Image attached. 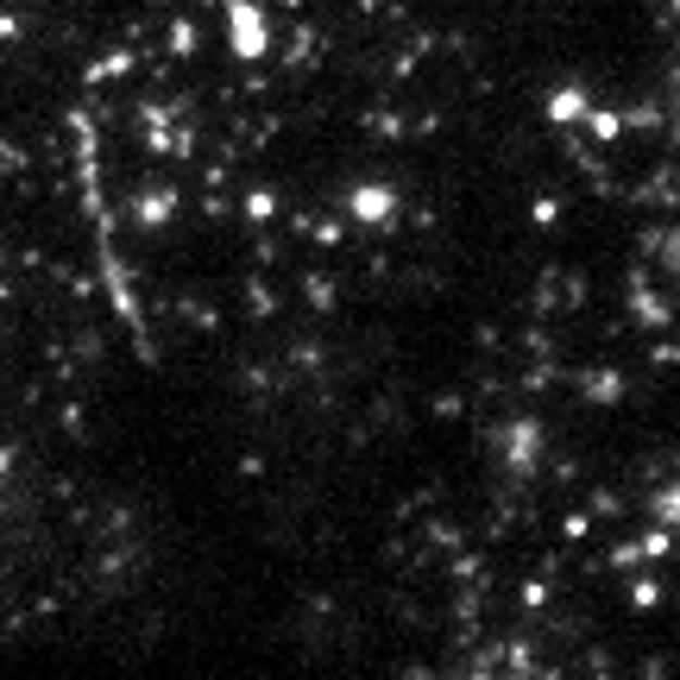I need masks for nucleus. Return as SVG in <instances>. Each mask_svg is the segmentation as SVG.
<instances>
[{"label": "nucleus", "mask_w": 680, "mask_h": 680, "mask_svg": "<svg viewBox=\"0 0 680 680\" xmlns=\"http://www.w3.org/2000/svg\"><path fill=\"white\" fill-rule=\"evenodd\" d=\"M479 435H485V447L498 454L504 473H510V479H530V485H535L542 460H548V422H542V416L517 410V416H504V422H485Z\"/></svg>", "instance_id": "1"}, {"label": "nucleus", "mask_w": 680, "mask_h": 680, "mask_svg": "<svg viewBox=\"0 0 680 680\" xmlns=\"http://www.w3.org/2000/svg\"><path fill=\"white\" fill-rule=\"evenodd\" d=\"M680 322L675 290H662L650 277V259L623 265V327H643V334H668Z\"/></svg>", "instance_id": "2"}, {"label": "nucleus", "mask_w": 680, "mask_h": 680, "mask_svg": "<svg viewBox=\"0 0 680 680\" xmlns=\"http://www.w3.org/2000/svg\"><path fill=\"white\" fill-rule=\"evenodd\" d=\"M341 214L366 227V234H397V221H404V189L391 177H359L341 189Z\"/></svg>", "instance_id": "3"}, {"label": "nucleus", "mask_w": 680, "mask_h": 680, "mask_svg": "<svg viewBox=\"0 0 680 680\" xmlns=\"http://www.w3.org/2000/svg\"><path fill=\"white\" fill-rule=\"evenodd\" d=\"M221 26H227V58L234 63H265L271 58V13L265 0H221Z\"/></svg>", "instance_id": "4"}, {"label": "nucleus", "mask_w": 680, "mask_h": 680, "mask_svg": "<svg viewBox=\"0 0 680 680\" xmlns=\"http://www.w3.org/2000/svg\"><path fill=\"white\" fill-rule=\"evenodd\" d=\"M561 385L573 391L586 410H618V404H630V372L611 366V359H586V366H573V372H561Z\"/></svg>", "instance_id": "5"}, {"label": "nucleus", "mask_w": 680, "mask_h": 680, "mask_svg": "<svg viewBox=\"0 0 680 680\" xmlns=\"http://www.w3.org/2000/svg\"><path fill=\"white\" fill-rule=\"evenodd\" d=\"M177 214H183V196L171 183H146V189H133V202H126V221L146 227V234H164Z\"/></svg>", "instance_id": "6"}, {"label": "nucleus", "mask_w": 680, "mask_h": 680, "mask_svg": "<svg viewBox=\"0 0 680 680\" xmlns=\"http://www.w3.org/2000/svg\"><path fill=\"white\" fill-rule=\"evenodd\" d=\"M586 108H592V89L586 83H555V89L542 95V120L561 133V126H580L586 120Z\"/></svg>", "instance_id": "7"}, {"label": "nucleus", "mask_w": 680, "mask_h": 680, "mask_svg": "<svg viewBox=\"0 0 680 680\" xmlns=\"http://www.w3.org/2000/svg\"><path fill=\"white\" fill-rule=\"evenodd\" d=\"M322 58H327V32H322V26H290L284 51H277V63H284V70H296V76H302V70H316Z\"/></svg>", "instance_id": "8"}, {"label": "nucleus", "mask_w": 680, "mask_h": 680, "mask_svg": "<svg viewBox=\"0 0 680 680\" xmlns=\"http://www.w3.org/2000/svg\"><path fill=\"white\" fill-rule=\"evenodd\" d=\"M133 70H139V51H133V45H114L108 58L83 63V89H101V83H120V76H133Z\"/></svg>", "instance_id": "9"}, {"label": "nucleus", "mask_w": 680, "mask_h": 680, "mask_svg": "<svg viewBox=\"0 0 680 680\" xmlns=\"http://www.w3.org/2000/svg\"><path fill=\"white\" fill-rule=\"evenodd\" d=\"M498 675H548V662L530 636H498Z\"/></svg>", "instance_id": "10"}, {"label": "nucleus", "mask_w": 680, "mask_h": 680, "mask_svg": "<svg viewBox=\"0 0 680 680\" xmlns=\"http://www.w3.org/2000/svg\"><path fill=\"white\" fill-rule=\"evenodd\" d=\"M517 354H523V359H561L567 347H561V334H555V327L530 316V322L517 327Z\"/></svg>", "instance_id": "11"}, {"label": "nucleus", "mask_w": 680, "mask_h": 680, "mask_svg": "<svg viewBox=\"0 0 680 680\" xmlns=\"http://www.w3.org/2000/svg\"><path fill=\"white\" fill-rule=\"evenodd\" d=\"M517 611H523V618H548V611H555V580H548V573H523V580H517Z\"/></svg>", "instance_id": "12"}, {"label": "nucleus", "mask_w": 680, "mask_h": 680, "mask_svg": "<svg viewBox=\"0 0 680 680\" xmlns=\"http://www.w3.org/2000/svg\"><path fill=\"white\" fill-rule=\"evenodd\" d=\"M302 239H309L316 252H347V239H354V221H347V214H316Z\"/></svg>", "instance_id": "13"}, {"label": "nucleus", "mask_w": 680, "mask_h": 680, "mask_svg": "<svg viewBox=\"0 0 680 680\" xmlns=\"http://www.w3.org/2000/svg\"><path fill=\"white\" fill-rule=\"evenodd\" d=\"M580 133H586L592 146H605V151H611V146L623 139V114H618V108H605V101H592L586 120H580Z\"/></svg>", "instance_id": "14"}, {"label": "nucleus", "mask_w": 680, "mask_h": 680, "mask_svg": "<svg viewBox=\"0 0 680 680\" xmlns=\"http://www.w3.org/2000/svg\"><path fill=\"white\" fill-rule=\"evenodd\" d=\"M234 208H239V214H246V221H252V227H271V221L284 214V196H277L271 183H252V189H246V196H239Z\"/></svg>", "instance_id": "15"}, {"label": "nucleus", "mask_w": 680, "mask_h": 680, "mask_svg": "<svg viewBox=\"0 0 680 680\" xmlns=\"http://www.w3.org/2000/svg\"><path fill=\"white\" fill-rule=\"evenodd\" d=\"M296 290H302V302H309L316 316H334V309H341V284H334L327 271H302V277H296Z\"/></svg>", "instance_id": "16"}, {"label": "nucleus", "mask_w": 680, "mask_h": 680, "mask_svg": "<svg viewBox=\"0 0 680 680\" xmlns=\"http://www.w3.org/2000/svg\"><path fill=\"white\" fill-rule=\"evenodd\" d=\"M662 598H668V586H662L655 573H643V567L623 573V605H630V611H662Z\"/></svg>", "instance_id": "17"}, {"label": "nucleus", "mask_w": 680, "mask_h": 680, "mask_svg": "<svg viewBox=\"0 0 680 680\" xmlns=\"http://www.w3.org/2000/svg\"><path fill=\"white\" fill-rule=\"evenodd\" d=\"M555 385H561V359H523V372H517L523 397H548Z\"/></svg>", "instance_id": "18"}, {"label": "nucleus", "mask_w": 680, "mask_h": 680, "mask_svg": "<svg viewBox=\"0 0 680 680\" xmlns=\"http://www.w3.org/2000/svg\"><path fill=\"white\" fill-rule=\"evenodd\" d=\"M359 126H366L372 139H385V146H404V139H410V120L397 114V108H366Z\"/></svg>", "instance_id": "19"}, {"label": "nucleus", "mask_w": 680, "mask_h": 680, "mask_svg": "<svg viewBox=\"0 0 680 680\" xmlns=\"http://www.w3.org/2000/svg\"><path fill=\"white\" fill-rule=\"evenodd\" d=\"M623 114V133H662V120H668V101H618Z\"/></svg>", "instance_id": "20"}, {"label": "nucleus", "mask_w": 680, "mask_h": 680, "mask_svg": "<svg viewBox=\"0 0 680 680\" xmlns=\"http://www.w3.org/2000/svg\"><path fill=\"white\" fill-rule=\"evenodd\" d=\"M196 45H202L196 20H183V13H177V20L164 26V58H171V63H189V58H196Z\"/></svg>", "instance_id": "21"}, {"label": "nucleus", "mask_w": 680, "mask_h": 680, "mask_svg": "<svg viewBox=\"0 0 680 680\" xmlns=\"http://www.w3.org/2000/svg\"><path fill=\"white\" fill-rule=\"evenodd\" d=\"M239 296H246V316H252V322H271V316L284 309V296L271 290L265 277H246V284H239Z\"/></svg>", "instance_id": "22"}, {"label": "nucleus", "mask_w": 680, "mask_h": 680, "mask_svg": "<svg viewBox=\"0 0 680 680\" xmlns=\"http://www.w3.org/2000/svg\"><path fill=\"white\" fill-rule=\"evenodd\" d=\"M598 567H605V573H636V567H643V548H636V535H618V542H605V548H598Z\"/></svg>", "instance_id": "23"}, {"label": "nucleus", "mask_w": 680, "mask_h": 680, "mask_svg": "<svg viewBox=\"0 0 680 680\" xmlns=\"http://www.w3.org/2000/svg\"><path fill=\"white\" fill-rule=\"evenodd\" d=\"M555 290H561L567 316H586V309H592V277H586V271H561V277H555Z\"/></svg>", "instance_id": "24"}, {"label": "nucleus", "mask_w": 680, "mask_h": 680, "mask_svg": "<svg viewBox=\"0 0 680 680\" xmlns=\"http://www.w3.org/2000/svg\"><path fill=\"white\" fill-rule=\"evenodd\" d=\"M675 542H680V535L668 530V523H650V530H636V548H643V567H655V561H675Z\"/></svg>", "instance_id": "25"}, {"label": "nucleus", "mask_w": 680, "mask_h": 680, "mask_svg": "<svg viewBox=\"0 0 680 680\" xmlns=\"http://www.w3.org/2000/svg\"><path fill=\"white\" fill-rule=\"evenodd\" d=\"M586 510H592V517H623V510H636V504L623 498L618 485H592V492H586Z\"/></svg>", "instance_id": "26"}, {"label": "nucleus", "mask_w": 680, "mask_h": 680, "mask_svg": "<svg viewBox=\"0 0 680 680\" xmlns=\"http://www.w3.org/2000/svg\"><path fill=\"white\" fill-rule=\"evenodd\" d=\"M592 530H598V517H592L586 504L561 510V542H573V548H580V542H592Z\"/></svg>", "instance_id": "27"}, {"label": "nucleus", "mask_w": 680, "mask_h": 680, "mask_svg": "<svg viewBox=\"0 0 680 680\" xmlns=\"http://www.w3.org/2000/svg\"><path fill=\"white\" fill-rule=\"evenodd\" d=\"M561 221V196L555 189H535L530 196V227H555Z\"/></svg>", "instance_id": "28"}, {"label": "nucleus", "mask_w": 680, "mask_h": 680, "mask_svg": "<svg viewBox=\"0 0 680 680\" xmlns=\"http://www.w3.org/2000/svg\"><path fill=\"white\" fill-rule=\"evenodd\" d=\"M284 259H290V246H284L277 234H259V239H252V265H259V271L284 265Z\"/></svg>", "instance_id": "29"}, {"label": "nucleus", "mask_w": 680, "mask_h": 680, "mask_svg": "<svg viewBox=\"0 0 680 680\" xmlns=\"http://www.w3.org/2000/svg\"><path fill=\"white\" fill-rule=\"evenodd\" d=\"M429 416H435V422H460V416H467V397H460V391H435V397H429Z\"/></svg>", "instance_id": "30"}, {"label": "nucleus", "mask_w": 680, "mask_h": 680, "mask_svg": "<svg viewBox=\"0 0 680 680\" xmlns=\"http://www.w3.org/2000/svg\"><path fill=\"white\" fill-rule=\"evenodd\" d=\"M26 32H32V20H26V13L0 7V45H26Z\"/></svg>", "instance_id": "31"}, {"label": "nucleus", "mask_w": 680, "mask_h": 680, "mask_svg": "<svg viewBox=\"0 0 680 680\" xmlns=\"http://www.w3.org/2000/svg\"><path fill=\"white\" fill-rule=\"evenodd\" d=\"M650 366H655V372H675V366H680V341H668V334H655Z\"/></svg>", "instance_id": "32"}, {"label": "nucleus", "mask_w": 680, "mask_h": 680, "mask_svg": "<svg viewBox=\"0 0 680 680\" xmlns=\"http://www.w3.org/2000/svg\"><path fill=\"white\" fill-rule=\"evenodd\" d=\"M32 164V151L26 146H13V139H0V177H20Z\"/></svg>", "instance_id": "33"}, {"label": "nucleus", "mask_w": 680, "mask_h": 680, "mask_svg": "<svg viewBox=\"0 0 680 680\" xmlns=\"http://www.w3.org/2000/svg\"><path fill=\"white\" fill-rule=\"evenodd\" d=\"M473 347L498 354V347H504V327H498V322H479V327H473Z\"/></svg>", "instance_id": "34"}, {"label": "nucleus", "mask_w": 680, "mask_h": 680, "mask_svg": "<svg viewBox=\"0 0 680 680\" xmlns=\"http://www.w3.org/2000/svg\"><path fill=\"white\" fill-rule=\"evenodd\" d=\"M259 473H265V454L246 447V454H239V479H259Z\"/></svg>", "instance_id": "35"}, {"label": "nucleus", "mask_w": 680, "mask_h": 680, "mask_svg": "<svg viewBox=\"0 0 680 680\" xmlns=\"http://www.w3.org/2000/svg\"><path fill=\"white\" fill-rule=\"evenodd\" d=\"M277 7H284V13H302V7H309V0H277Z\"/></svg>", "instance_id": "36"}, {"label": "nucleus", "mask_w": 680, "mask_h": 680, "mask_svg": "<svg viewBox=\"0 0 680 680\" xmlns=\"http://www.w3.org/2000/svg\"><path fill=\"white\" fill-rule=\"evenodd\" d=\"M146 7H158V13H164V7H177V0H146Z\"/></svg>", "instance_id": "37"}]
</instances>
